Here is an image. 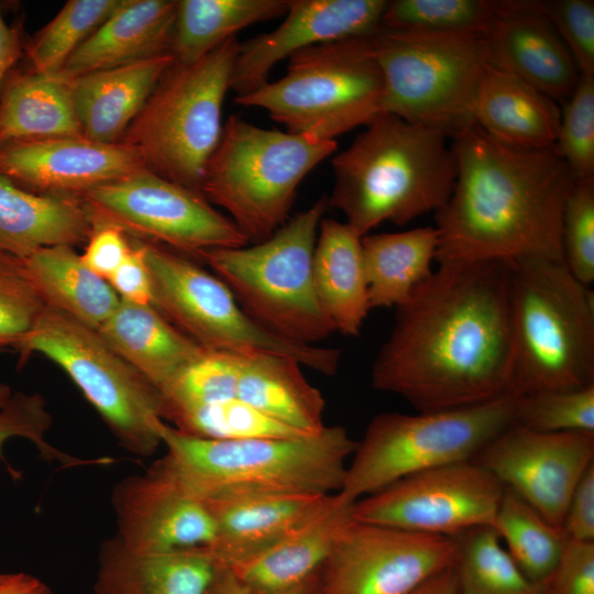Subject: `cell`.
Instances as JSON below:
<instances>
[{
	"label": "cell",
	"instance_id": "obj_41",
	"mask_svg": "<svg viewBox=\"0 0 594 594\" xmlns=\"http://www.w3.org/2000/svg\"><path fill=\"white\" fill-rule=\"evenodd\" d=\"M515 424L539 432L594 433V383L575 389L518 394Z\"/></svg>",
	"mask_w": 594,
	"mask_h": 594
},
{
	"label": "cell",
	"instance_id": "obj_15",
	"mask_svg": "<svg viewBox=\"0 0 594 594\" xmlns=\"http://www.w3.org/2000/svg\"><path fill=\"white\" fill-rule=\"evenodd\" d=\"M505 487L474 460L404 477L354 503L353 519L457 537L493 526Z\"/></svg>",
	"mask_w": 594,
	"mask_h": 594
},
{
	"label": "cell",
	"instance_id": "obj_5",
	"mask_svg": "<svg viewBox=\"0 0 594 594\" xmlns=\"http://www.w3.org/2000/svg\"><path fill=\"white\" fill-rule=\"evenodd\" d=\"M512 308L513 393L594 383V295L562 261H512Z\"/></svg>",
	"mask_w": 594,
	"mask_h": 594
},
{
	"label": "cell",
	"instance_id": "obj_57",
	"mask_svg": "<svg viewBox=\"0 0 594 594\" xmlns=\"http://www.w3.org/2000/svg\"><path fill=\"white\" fill-rule=\"evenodd\" d=\"M9 573H1L0 572V582L7 578Z\"/></svg>",
	"mask_w": 594,
	"mask_h": 594
},
{
	"label": "cell",
	"instance_id": "obj_36",
	"mask_svg": "<svg viewBox=\"0 0 594 594\" xmlns=\"http://www.w3.org/2000/svg\"><path fill=\"white\" fill-rule=\"evenodd\" d=\"M492 528L525 576L543 586L565 546L563 530L507 488Z\"/></svg>",
	"mask_w": 594,
	"mask_h": 594
},
{
	"label": "cell",
	"instance_id": "obj_17",
	"mask_svg": "<svg viewBox=\"0 0 594 594\" xmlns=\"http://www.w3.org/2000/svg\"><path fill=\"white\" fill-rule=\"evenodd\" d=\"M473 460L562 529L573 491L594 464V433L539 432L514 424Z\"/></svg>",
	"mask_w": 594,
	"mask_h": 594
},
{
	"label": "cell",
	"instance_id": "obj_44",
	"mask_svg": "<svg viewBox=\"0 0 594 594\" xmlns=\"http://www.w3.org/2000/svg\"><path fill=\"white\" fill-rule=\"evenodd\" d=\"M46 304L21 258L0 255V348H18Z\"/></svg>",
	"mask_w": 594,
	"mask_h": 594
},
{
	"label": "cell",
	"instance_id": "obj_51",
	"mask_svg": "<svg viewBox=\"0 0 594 594\" xmlns=\"http://www.w3.org/2000/svg\"><path fill=\"white\" fill-rule=\"evenodd\" d=\"M562 530L568 540L594 542V464L573 491Z\"/></svg>",
	"mask_w": 594,
	"mask_h": 594
},
{
	"label": "cell",
	"instance_id": "obj_30",
	"mask_svg": "<svg viewBox=\"0 0 594 594\" xmlns=\"http://www.w3.org/2000/svg\"><path fill=\"white\" fill-rule=\"evenodd\" d=\"M362 237L346 222L322 218L312 256L318 300L334 331L359 336L371 310Z\"/></svg>",
	"mask_w": 594,
	"mask_h": 594
},
{
	"label": "cell",
	"instance_id": "obj_29",
	"mask_svg": "<svg viewBox=\"0 0 594 594\" xmlns=\"http://www.w3.org/2000/svg\"><path fill=\"white\" fill-rule=\"evenodd\" d=\"M97 331L116 353L158 391L207 351L153 305L120 300Z\"/></svg>",
	"mask_w": 594,
	"mask_h": 594
},
{
	"label": "cell",
	"instance_id": "obj_27",
	"mask_svg": "<svg viewBox=\"0 0 594 594\" xmlns=\"http://www.w3.org/2000/svg\"><path fill=\"white\" fill-rule=\"evenodd\" d=\"M216 570L204 547L140 554L113 536L98 552L95 594H206Z\"/></svg>",
	"mask_w": 594,
	"mask_h": 594
},
{
	"label": "cell",
	"instance_id": "obj_34",
	"mask_svg": "<svg viewBox=\"0 0 594 594\" xmlns=\"http://www.w3.org/2000/svg\"><path fill=\"white\" fill-rule=\"evenodd\" d=\"M23 262L47 306L92 329L97 330L120 302L109 283L84 264L74 246L43 248Z\"/></svg>",
	"mask_w": 594,
	"mask_h": 594
},
{
	"label": "cell",
	"instance_id": "obj_56",
	"mask_svg": "<svg viewBox=\"0 0 594 594\" xmlns=\"http://www.w3.org/2000/svg\"><path fill=\"white\" fill-rule=\"evenodd\" d=\"M12 394V388L9 385L0 384V409L8 403Z\"/></svg>",
	"mask_w": 594,
	"mask_h": 594
},
{
	"label": "cell",
	"instance_id": "obj_21",
	"mask_svg": "<svg viewBox=\"0 0 594 594\" xmlns=\"http://www.w3.org/2000/svg\"><path fill=\"white\" fill-rule=\"evenodd\" d=\"M485 30L488 65L564 102L580 72L538 0H493Z\"/></svg>",
	"mask_w": 594,
	"mask_h": 594
},
{
	"label": "cell",
	"instance_id": "obj_20",
	"mask_svg": "<svg viewBox=\"0 0 594 594\" xmlns=\"http://www.w3.org/2000/svg\"><path fill=\"white\" fill-rule=\"evenodd\" d=\"M143 168L138 151L122 142L64 136L0 146V175L41 194L78 197Z\"/></svg>",
	"mask_w": 594,
	"mask_h": 594
},
{
	"label": "cell",
	"instance_id": "obj_39",
	"mask_svg": "<svg viewBox=\"0 0 594 594\" xmlns=\"http://www.w3.org/2000/svg\"><path fill=\"white\" fill-rule=\"evenodd\" d=\"M164 421L186 435L211 440L298 438L311 435L279 422L238 398L180 410Z\"/></svg>",
	"mask_w": 594,
	"mask_h": 594
},
{
	"label": "cell",
	"instance_id": "obj_50",
	"mask_svg": "<svg viewBox=\"0 0 594 594\" xmlns=\"http://www.w3.org/2000/svg\"><path fill=\"white\" fill-rule=\"evenodd\" d=\"M132 249L107 279L120 300L135 305H153V289L145 253L140 240L132 239Z\"/></svg>",
	"mask_w": 594,
	"mask_h": 594
},
{
	"label": "cell",
	"instance_id": "obj_23",
	"mask_svg": "<svg viewBox=\"0 0 594 594\" xmlns=\"http://www.w3.org/2000/svg\"><path fill=\"white\" fill-rule=\"evenodd\" d=\"M176 8L175 0H122L56 75L73 79L170 54Z\"/></svg>",
	"mask_w": 594,
	"mask_h": 594
},
{
	"label": "cell",
	"instance_id": "obj_32",
	"mask_svg": "<svg viewBox=\"0 0 594 594\" xmlns=\"http://www.w3.org/2000/svg\"><path fill=\"white\" fill-rule=\"evenodd\" d=\"M301 366L276 354H240L237 398L299 431L318 432L326 427V402Z\"/></svg>",
	"mask_w": 594,
	"mask_h": 594
},
{
	"label": "cell",
	"instance_id": "obj_10",
	"mask_svg": "<svg viewBox=\"0 0 594 594\" xmlns=\"http://www.w3.org/2000/svg\"><path fill=\"white\" fill-rule=\"evenodd\" d=\"M384 80L383 113L433 127L451 138L473 121L487 62L485 31H411L370 35Z\"/></svg>",
	"mask_w": 594,
	"mask_h": 594
},
{
	"label": "cell",
	"instance_id": "obj_55",
	"mask_svg": "<svg viewBox=\"0 0 594 594\" xmlns=\"http://www.w3.org/2000/svg\"><path fill=\"white\" fill-rule=\"evenodd\" d=\"M406 594H461L454 566L436 573Z\"/></svg>",
	"mask_w": 594,
	"mask_h": 594
},
{
	"label": "cell",
	"instance_id": "obj_42",
	"mask_svg": "<svg viewBox=\"0 0 594 594\" xmlns=\"http://www.w3.org/2000/svg\"><path fill=\"white\" fill-rule=\"evenodd\" d=\"M493 0L388 1L381 26L411 31H485Z\"/></svg>",
	"mask_w": 594,
	"mask_h": 594
},
{
	"label": "cell",
	"instance_id": "obj_33",
	"mask_svg": "<svg viewBox=\"0 0 594 594\" xmlns=\"http://www.w3.org/2000/svg\"><path fill=\"white\" fill-rule=\"evenodd\" d=\"M361 242L371 309L399 307L433 272L439 242L435 226L369 233Z\"/></svg>",
	"mask_w": 594,
	"mask_h": 594
},
{
	"label": "cell",
	"instance_id": "obj_54",
	"mask_svg": "<svg viewBox=\"0 0 594 594\" xmlns=\"http://www.w3.org/2000/svg\"><path fill=\"white\" fill-rule=\"evenodd\" d=\"M0 594H53L42 580L23 572L9 573L0 582Z\"/></svg>",
	"mask_w": 594,
	"mask_h": 594
},
{
	"label": "cell",
	"instance_id": "obj_12",
	"mask_svg": "<svg viewBox=\"0 0 594 594\" xmlns=\"http://www.w3.org/2000/svg\"><path fill=\"white\" fill-rule=\"evenodd\" d=\"M16 350L19 365L38 353L63 369L125 451L148 458L162 446L157 432L163 420L160 391L96 329L46 305Z\"/></svg>",
	"mask_w": 594,
	"mask_h": 594
},
{
	"label": "cell",
	"instance_id": "obj_49",
	"mask_svg": "<svg viewBox=\"0 0 594 594\" xmlns=\"http://www.w3.org/2000/svg\"><path fill=\"white\" fill-rule=\"evenodd\" d=\"M131 249L132 243L122 230L112 226H97L80 258L90 271L107 280Z\"/></svg>",
	"mask_w": 594,
	"mask_h": 594
},
{
	"label": "cell",
	"instance_id": "obj_37",
	"mask_svg": "<svg viewBox=\"0 0 594 594\" xmlns=\"http://www.w3.org/2000/svg\"><path fill=\"white\" fill-rule=\"evenodd\" d=\"M454 570L461 594H542L520 571L490 526L457 537Z\"/></svg>",
	"mask_w": 594,
	"mask_h": 594
},
{
	"label": "cell",
	"instance_id": "obj_4",
	"mask_svg": "<svg viewBox=\"0 0 594 594\" xmlns=\"http://www.w3.org/2000/svg\"><path fill=\"white\" fill-rule=\"evenodd\" d=\"M162 465L201 501L272 494L329 495L341 491L355 450L345 428L326 426L298 438L211 440L157 424Z\"/></svg>",
	"mask_w": 594,
	"mask_h": 594
},
{
	"label": "cell",
	"instance_id": "obj_1",
	"mask_svg": "<svg viewBox=\"0 0 594 594\" xmlns=\"http://www.w3.org/2000/svg\"><path fill=\"white\" fill-rule=\"evenodd\" d=\"M513 359L512 261L439 263L396 308L371 383L418 411L469 407L513 393Z\"/></svg>",
	"mask_w": 594,
	"mask_h": 594
},
{
	"label": "cell",
	"instance_id": "obj_53",
	"mask_svg": "<svg viewBox=\"0 0 594 594\" xmlns=\"http://www.w3.org/2000/svg\"><path fill=\"white\" fill-rule=\"evenodd\" d=\"M24 43L21 24L9 25L0 10V92L8 73L24 52Z\"/></svg>",
	"mask_w": 594,
	"mask_h": 594
},
{
	"label": "cell",
	"instance_id": "obj_40",
	"mask_svg": "<svg viewBox=\"0 0 594 594\" xmlns=\"http://www.w3.org/2000/svg\"><path fill=\"white\" fill-rule=\"evenodd\" d=\"M240 354L205 351L160 389L162 419L188 408L237 398Z\"/></svg>",
	"mask_w": 594,
	"mask_h": 594
},
{
	"label": "cell",
	"instance_id": "obj_3",
	"mask_svg": "<svg viewBox=\"0 0 594 594\" xmlns=\"http://www.w3.org/2000/svg\"><path fill=\"white\" fill-rule=\"evenodd\" d=\"M332 158L328 206L360 235L383 222L404 226L438 211L454 186L457 162L449 134L381 113Z\"/></svg>",
	"mask_w": 594,
	"mask_h": 594
},
{
	"label": "cell",
	"instance_id": "obj_38",
	"mask_svg": "<svg viewBox=\"0 0 594 594\" xmlns=\"http://www.w3.org/2000/svg\"><path fill=\"white\" fill-rule=\"evenodd\" d=\"M122 0H70L24 43L30 69L56 75L74 52L120 7Z\"/></svg>",
	"mask_w": 594,
	"mask_h": 594
},
{
	"label": "cell",
	"instance_id": "obj_11",
	"mask_svg": "<svg viewBox=\"0 0 594 594\" xmlns=\"http://www.w3.org/2000/svg\"><path fill=\"white\" fill-rule=\"evenodd\" d=\"M517 395L454 409L377 415L356 442L340 493L356 502L409 475L473 460L515 424Z\"/></svg>",
	"mask_w": 594,
	"mask_h": 594
},
{
	"label": "cell",
	"instance_id": "obj_25",
	"mask_svg": "<svg viewBox=\"0 0 594 594\" xmlns=\"http://www.w3.org/2000/svg\"><path fill=\"white\" fill-rule=\"evenodd\" d=\"M174 62L166 54L69 79L82 135L101 143L120 142Z\"/></svg>",
	"mask_w": 594,
	"mask_h": 594
},
{
	"label": "cell",
	"instance_id": "obj_31",
	"mask_svg": "<svg viewBox=\"0 0 594 594\" xmlns=\"http://www.w3.org/2000/svg\"><path fill=\"white\" fill-rule=\"evenodd\" d=\"M64 136H84L69 79L13 67L0 92V146Z\"/></svg>",
	"mask_w": 594,
	"mask_h": 594
},
{
	"label": "cell",
	"instance_id": "obj_2",
	"mask_svg": "<svg viewBox=\"0 0 594 594\" xmlns=\"http://www.w3.org/2000/svg\"><path fill=\"white\" fill-rule=\"evenodd\" d=\"M450 141L457 176L447 202L435 212L436 261L563 262L562 215L576 179L553 146L508 145L474 122Z\"/></svg>",
	"mask_w": 594,
	"mask_h": 594
},
{
	"label": "cell",
	"instance_id": "obj_48",
	"mask_svg": "<svg viewBox=\"0 0 594 594\" xmlns=\"http://www.w3.org/2000/svg\"><path fill=\"white\" fill-rule=\"evenodd\" d=\"M542 594H594V542L566 539Z\"/></svg>",
	"mask_w": 594,
	"mask_h": 594
},
{
	"label": "cell",
	"instance_id": "obj_24",
	"mask_svg": "<svg viewBox=\"0 0 594 594\" xmlns=\"http://www.w3.org/2000/svg\"><path fill=\"white\" fill-rule=\"evenodd\" d=\"M353 501L340 492L314 517L258 554L229 569L250 587L282 592L321 572L341 530L353 519Z\"/></svg>",
	"mask_w": 594,
	"mask_h": 594
},
{
	"label": "cell",
	"instance_id": "obj_28",
	"mask_svg": "<svg viewBox=\"0 0 594 594\" xmlns=\"http://www.w3.org/2000/svg\"><path fill=\"white\" fill-rule=\"evenodd\" d=\"M559 103L518 77L486 65L473 106V121L492 138L522 148L553 146Z\"/></svg>",
	"mask_w": 594,
	"mask_h": 594
},
{
	"label": "cell",
	"instance_id": "obj_26",
	"mask_svg": "<svg viewBox=\"0 0 594 594\" xmlns=\"http://www.w3.org/2000/svg\"><path fill=\"white\" fill-rule=\"evenodd\" d=\"M94 228L78 197L32 193L0 175V255L23 260L47 246L75 248Z\"/></svg>",
	"mask_w": 594,
	"mask_h": 594
},
{
	"label": "cell",
	"instance_id": "obj_46",
	"mask_svg": "<svg viewBox=\"0 0 594 594\" xmlns=\"http://www.w3.org/2000/svg\"><path fill=\"white\" fill-rule=\"evenodd\" d=\"M52 416L40 394L13 393L0 409V460L6 461L3 447L13 438H23L32 442L42 458L59 462L64 466L94 463L68 455L46 441V433L52 426Z\"/></svg>",
	"mask_w": 594,
	"mask_h": 594
},
{
	"label": "cell",
	"instance_id": "obj_18",
	"mask_svg": "<svg viewBox=\"0 0 594 594\" xmlns=\"http://www.w3.org/2000/svg\"><path fill=\"white\" fill-rule=\"evenodd\" d=\"M116 537L130 551L164 553L207 547L215 522L205 503L190 494L157 460L112 490Z\"/></svg>",
	"mask_w": 594,
	"mask_h": 594
},
{
	"label": "cell",
	"instance_id": "obj_43",
	"mask_svg": "<svg viewBox=\"0 0 594 594\" xmlns=\"http://www.w3.org/2000/svg\"><path fill=\"white\" fill-rule=\"evenodd\" d=\"M553 150L576 180L594 179L593 74H580L573 92L564 101Z\"/></svg>",
	"mask_w": 594,
	"mask_h": 594
},
{
	"label": "cell",
	"instance_id": "obj_45",
	"mask_svg": "<svg viewBox=\"0 0 594 594\" xmlns=\"http://www.w3.org/2000/svg\"><path fill=\"white\" fill-rule=\"evenodd\" d=\"M563 263L583 285L594 282V179L575 180L561 227Z\"/></svg>",
	"mask_w": 594,
	"mask_h": 594
},
{
	"label": "cell",
	"instance_id": "obj_47",
	"mask_svg": "<svg viewBox=\"0 0 594 594\" xmlns=\"http://www.w3.org/2000/svg\"><path fill=\"white\" fill-rule=\"evenodd\" d=\"M541 6L580 74L594 75V1L547 0Z\"/></svg>",
	"mask_w": 594,
	"mask_h": 594
},
{
	"label": "cell",
	"instance_id": "obj_6",
	"mask_svg": "<svg viewBox=\"0 0 594 594\" xmlns=\"http://www.w3.org/2000/svg\"><path fill=\"white\" fill-rule=\"evenodd\" d=\"M327 197L288 219L268 239L211 249L201 258L261 327L290 342L315 345L336 332L314 284L312 256Z\"/></svg>",
	"mask_w": 594,
	"mask_h": 594
},
{
	"label": "cell",
	"instance_id": "obj_7",
	"mask_svg": "<svg viewBox=\"0 0 594 594\" xmlns=\"http://www.w3.org/2000/svg\"><path fill=\"white\" fill-rule=\"evenodd\" d=\"M337 147L336 140L268 130L231 116L200 191L228 212L248 242L258 243L288 220L299 184Z\"/></svg>",
	"mask_w": 594,
	"mask_h": 594
},
{
	"label": "cell",
	"instance_id": "obj_16",
	"mask_svg": "<svg viewBox=\"0 0 594 594\" xmlns=\"http://www.w3.org/2000/svg\"><path fill=\"white\" fill-rule=\"evenodd\" d=\"M454 537L352 519L320 572L321 594H406L454 564Z\"/></svg>",
	"mask_w": 594,
	"mask_h": 594
},
{
	"label": "cell",
	"instance_id": "obj_8",
	"mask_svg": "<svg viewBox=\"0 0 594 594\" xmlns=\"http://www.w3.org/2000/svg\"><path fill=\"white\" fill-rule=\"evenodd\" d=\"M240 44L232 36L199 61L174 62L163 74L120 141L138 151L147 169L201 193Z\"/></svg>",
	"mask_w": 594,
	"mask_h": 594
},
{
	"label": "cell",
	"instance_id": "obj_9",
	"mask_svg": "<svg viewBox=\"0 0 594 594\" xmlns=\"http://www.w3.org/2000/svg\"><path fill=\"white\" fill-rule=\"evenodd\" d=\"M370 35L297 51L280 79L235 97L234 102L264 109L286 132L319 140H334L367 125L383 113L384 96Z\"/></svg>",
	"mask_w": 594,
	"mask_h": 594
},
{
	"label": "cell",
	"instance_id": "obj_52",
	"mask_svg": "<svg viewBox=\"0 0 594 594\" xmlns=\"http://www.w3.org/2000/svg\"><path fill=\"white\" fill-rule=\"evenodd\" d=\"M206 594H321L320 573L305 583L282 592H261L239 580L227 566H217Z\"/></svg>",
	"mask_w": 594,
	"mask_h": 594
},
{
	"label": "cell",
	"instance_id": "obj_14",
	"mask_svg": "<svg viewBox=\"0 0 594 594\" xmlns=\"http://www.w3.org/2000/svg\"><path fill=\"white\" fill-rule=\"evenodd\" d=\"M94 227L112 226L129 238L164 243L194 256L248 245L233 221L196 190L143 168L78 196Z\"/></svg>",
	"mask_w": 594,
	"mask_h": 594
},
{
	"label": "cell",
	"instance_id": "obj_13",
	"mask_svg": "<svg viewBox=\"0 0 594 594\" xmlns=\"http://www.w3.org/2000/svg\"><path fill=\"white\" fill-rule=\"evenodd\" d=\"M141 242L152 280L153 306L201 348L276 354L327 376L337 373L339 349L295 343L271 333L243 310L215 274L158 243Z\"/></svg>",
	"mask_w": 594,
	"mask_h": 594
},
{
	"label": "cell",
	"instance_id": "obj_22",
	"mask_svg": "<svg viewBox=\"0 0 594 594\" xmlns=\"http://www.w3.org/2000/svg\"><path fill=\"white\" fill-rule=\"evenodd\" d=\"M332 495L272 494L205 501L215 522V537L204 548L217 566H232L309 520Z\"/></svg>",
	"mask_w": 594,
	"mask_h": 594
},
{
	"label": "cell",
	"instance_id": "obj_35",
	"mask_svg": "<svg viewBox=\"0 0 594 594\" xmlns=\"http://www.w3.org/2000/svg\"><path fill=\"white\" fill-rule=\"evenodd\" d=\"M290 0H179L170 46L175 63L191 64L257 22L287 13Z\"/></svg>",
	"mask_w": 594,
	"mask_h": 594
},
{
	"label": "cell",
	"instance_id": "obj_19",
	"mask_svg": "<svg viewBox=\"0 0 594 594\" xmlns=\"http://www.w3.org/2000/svg\"><path fill=\"white\" fill-rule=\"evenodd\" d=\"M387 4L386 0H290L278 28L240 44L230 89L237 97L254 91L268 81L276 63L297 51L374 33Z\"/></svg>",
	"mask_w": 594,
	"mask_h": 594
}]
</instances>
